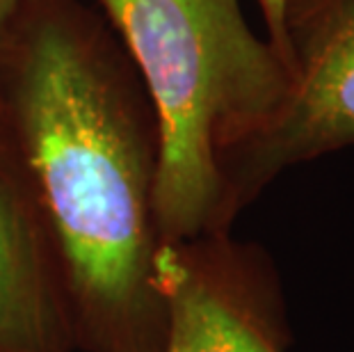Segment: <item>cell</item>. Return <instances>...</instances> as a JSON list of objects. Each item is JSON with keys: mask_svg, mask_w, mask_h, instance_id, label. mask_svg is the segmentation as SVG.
<instances>
[{"mask_svg": "<svg viewBox=\"0 0 354 352\" xmlns=\"http://www.w3.org/2000/svg\"><path fill=\"white\" fill-rule=\"evenodd\" d=\"M0 110L55 231L76 348L162 352L158 129L105 17L80 0H24L0 35Z\"/></svg>", "mask_w": 354, "mask_h": 352, "instance_id": "1", "label": "cell"}, {"mask_svg": "<svg viewBox=\"0 0 354 352\" xmlns=\"http://www.w3.org/2000/svg\"><path fill=\"white\" fill-rule=\"evenodd\" d=\"M145 85L158 129L162 243L231 231L220 165L270 124L290 71L240 0H96Z\"/></svg>", "mask_w": 354, "mask_h": 352, "instance_id": "2", "label": "cell"}, {"mask_svg": "<svg viewBox=\"0 0 354 352\" xmlns=\"http://www.w3.org/2000/svg\"><path fill=\"white\" fill-rule=\"evenodd\" d=\"M283 26L290 92L220 165L231 224L281 172L354 147V0H286Z\"/></svg>", "mask_w": 354, "mask_h": 352, "instance_id": "3", "label": "cell"}, {"mask_svg": "<svg viewBox=\"0 0 354 352\" xmlns=\"http://www.w3.org/2000/svg\"><path fill=\"white\" fill-rule=\"evenodd\" d=\"M156 286L167 311L162 352H286L290 346L272 259L231 231L160 243Z\"/></svg>", "mask_w": 354, "mask_h": 352, "instance_id": "4", "label": "cell"}, {"mask_svg": "<svg viewBox=\"0 0 354 352\" xmlns=\"http://www.w3.org/2000/svg\"><path fill=\"white\" fill-rule=\"evenodd\" d=\"M71 299L50 220L0 110V352H73Z\"/></svg>", "mask_w": 354, "mask_h": 352, "instance_id": "5", "label": "cell"}, {"mask_svg": "<svg viewBox=\"0 0 354 352\" xmlns=\"http://www.w3.org/2000/svg\"><path fill=\"white\" fill-rule=\"evenodd\" d=\"M261 7L263 21H266L268 28V39L270 44L277 48V53L281 55L286 62V26H283V17H286V0H256ZM288 66V64H286Z\"/></svg>", "mask_w": 354, "mask_h": 352, "instance_id": "6", "label": "cell"}, {"mask_svg": "<svg viewBox=\"0 0 354 352\" xmlns=\"http://www.w3.org/2000/svg\"><path fill=\"white\" fill-rule=\"evenodd\" d=\"M21 3H24V0H0V35L5 33L7 24H10L12 17L17 14Z\"/></svg>", "mask_w": 354, "mask_h": 352, "instance_id": "7", "label": "cell"}]
</instances>
